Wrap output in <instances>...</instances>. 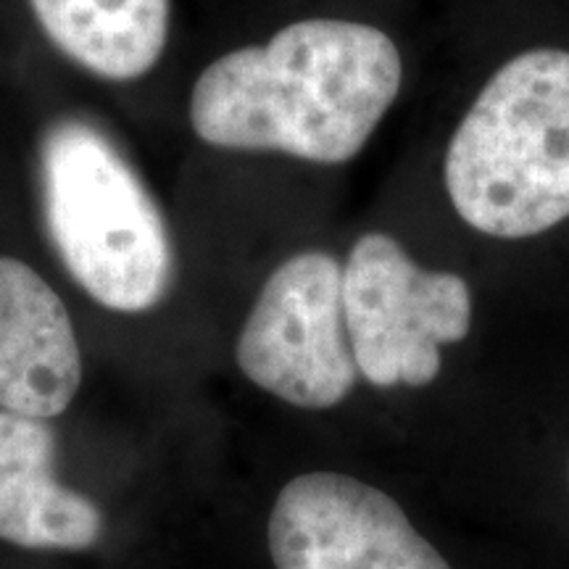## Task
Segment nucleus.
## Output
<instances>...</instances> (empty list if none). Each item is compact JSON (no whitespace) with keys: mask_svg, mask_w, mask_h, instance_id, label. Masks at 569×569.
<instances>
[{"mask_svg":"<svg viewBox=\"0 0 569 569\" xmlns=\"http://www.w3.org/2000/svg\"><path fill=\"white\" fill-rule=\"evenodd\" d=\"M42 213L56 253L106 309L140 315L167 296L172 240L153 196L88 119H56L40 140Z\"/></svg>","mask_w":569,"mask_h":569,"instance_id":"obj_3","label":"nucleus"},{"mask_svg":"<svg viewBox=\"0 0 569 569\" xmlns=\"http://www.w3.org/2000/svg\"><path fill=\"white\" fill-rule=\"evenodd\" d=\"M443 184L457 217L496 240L569 219V51L530 48L482 84L448 140Z\"/></svg>","mask_w":569,"mask_h":569,"instance_id":"obj_2","label":"nucleus"},{"mask_svg":"<svg viewBox=\"0 0 569 569\" xmlns=\"http://www.w3.org/2000/svg\"><path fill=\"white\" fill-rule=\"evenodd\" d=\"M269 557L277 569H451L396 498L340 472L298 475L280 490Z\"/></svg>","mask_w":569,"mask_h":569,"instance_id":"obj_6","label":"nucleus"},{"mask_svg":"<svg viewBox=\"0 0 569 569\" xmlns=\"http://www.w3.org/2000/svg\"><path fill=\"white\" fill-rule=\"evenodd\" d=\"M465 277L427 269L388 232H367L343 261V317L359 375L375 388H427L443 348L472 330Z\"/></svg>","mask_w":569,"mask_h":569,"instance_id":"obj_4","label":"nucleus"},{"mask_svg":"<svg viewBox=\"0 0 569 569\" xmlns=\"http://www.w3.org/2000/svg\"><path fill=\"white\" fill-rule=\"evenodd\" d=\"M82 382L67 306L24 261L0 256V411L59 417Z\"/></svg>","mask_w":569,"mask_h":569,"instance_id":"obj_7","label":"nucleus"},{"mask_svg":"<svg viewBox=\"0 0 569 569\" xmlns=\"http://www.w3.org/2000/svg\"><path fill=\"white\" fill-rule=\"evenodd\" d=\"M401 84V51L380 27L301 19L211 61L190 92V127L224 151L338 167L365 151Z\"/></svg>","mask_w":569,"mask_h":569,"instance_id":"obj_1","label":"nucleus"},{"mask_svg":"<svg viewBox=\"0 0 569 569\" xmlns=\"http://www.w3.org/2000/svg\"><path fill=\"white\" fill-rule=\"evenodd\" d=\"M59 51L96 77L130 82L148 74L169 40V0H30Z\"/></svg>","mask_w":569,"mask_h":569,"instance_id":"obj_9","label":"nucleus"},{"mask_svg":"<svg viewBox=\"0 0 569 569\" xmlns=\"http://www.w3.org/2000/svg\"><path fill=\"white\" fill-rule=\"evenodd\" d=\"M234 361L253 386L290 407L322 411L346 401L359 369L336 256L301 251L269 274L240 330Z\"/></svg>","mask_w":569,"mask_h":569,"instance_id":"obj_5","label":"nucleus"},{"mask_svg":"<svg viewBox=\"0 0 569 569\" xmlns=\"http://www.w3.org/2000/svg\"><path fill=\"white\" fill-rule=\"evenodd\" d=\"M101 532V509L56 480L51 425L0 411V540L19 549L84 551Z\"/></svg>","mask_w":569,"mask_h":569,"instance_id":"obj_8","label":"nucleus"}]
</instances>
